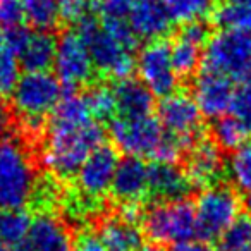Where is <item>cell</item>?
<instances>
[{
	"label": "cell",
	"instance_id": "cell-8",
	"mask_svg": "<svg viewBox=\"0 0 251 251\" xmlns=\"http://www.w3.org/2000/svg\"><path fill=\"white\" fill-rule=\"evenodd\" d=\"M203 71L222 74L229 79H244L251 66V35L224 29L212 35L203 53Z\"/></svg>",
	"mask_w": 251,
	"mask_h": 251
},
{
	"label": "cell",
	"instance_id": "cell-46",
	"mask_svg": "<svg viewBox=\"0 0 251 251\" xmlns=\"http://www.w3.org/2000/svg\"><path fill=\"white\" fill-rule=\"evenodd\" d=\"M243 251H251V248H248V250H243Z\"/></svg>",
	"mask_w": 251,
	"mask_h": 251
},
{
	"label": "cell",
	"instance_id": "cell-24",
	"mask_svg": "<svg viewBox=\"0 0 251 251\" xmlns=\"http://www.w3.org/2000/svg\"><path fill=\"white\" fill-rule=\"evenodd\" d=\"M213 141L220 147V150L236 151L243 145H246V140L250 136L243 126L232 117V115H222L217 117L212 126Z\"/></svg>",
	"mask_w": 251,
	"mask_h": 251
},
{
	"label": "cell",
	"instance_id": "cell-11",
	"mask_svg": "<svg viewBox=\"0 0 251 251\" xmlns=\"http://www.w3.org/2000/svg\"><path fill=\"white\" fill-rule=\"evenodd\" d=\"M53 67L60 84L67 90H77L79 86L90 84L98 74L76 29H67L57 40Z\"/></svg>",
	"mask_w": 251,
	"mask_h": 251
},
{
	"label": "cell",
	"instance_id": "cell-29",
	"mask_svg": "<svg viewBox=\"0 0 251 251\" xmlns=\"http://www.w3.org/2000/svg\"><path fill=\"white\" fill-rule=\"evenodd\" d=\"M227 174L237 189L244 193L251 191V145H243L232 151L227 162Z\"/></svg>",
	"mask_w": 251,
	"mask_h": 251
},
{
	"label": "cell",
	"instance_id": "cell-37",
	"mask_svg": "<svg viewBox=\"0 0 251 251\" xmlns=\"http://www.w3.org/2000/svg\"><path fill=\"white\" fill-rule=\"evenodd\" d=\"M171 251H222L220 248L206 243V241H184V243L174 244Z\"/></svg>",
	"mask_w": 251,
	"mask_h": 251
},
{
	"label": "cell",
	"instance_id": "cell-40",
	"mask_svg": "<svg viewBox=\"0 0 251 251\" xmlns=\"http://www.w3.org/2000/svg\"><path fill=\"white\" fill-rule=\"evenodd\" d=\"M230 4L241 5V7H251V0H227Z\"/></svg>",
	"mask_w": 251,
	"mask_h": 251
},
{
	"label": "cell",
	"instance_id": "cell-1",
	"mask_svg": "<svg viewBox=\"0 0 251 251\" xmlns=\"http://www.w3.org/2000/svg\"><path fill=\"white\" fill-rule=\"evenodd\" d=\"M45 129L43 164L60 181L74 177L88 155L105 143V129L95 119L81 124L50 119Z\"/></svg>",
	"mask_w": 251,
	"mask_h": 251
},
{
	"label": "cell",
	"instance_id": "cell-25",
	"mask_svg": "<svg viewBox=\"0 0 251 251\" xmlns=\"http://www.w3.org/2000/svg\"><path fill=\"white\" fill-rule=\"evenodd\" d=\"M172 23L186 25V23L206 19L213 12V0H165Z\"/></svg>",
	"mask_w": 251,
	"mask_h": 251
},
{
	"label": "cell",
	"instance_id": "cell-18",
	"mask_svg": "<svg viewBox=\"0 0 251 251\" xmlns=\"http://www.w3.org/2000/svg\"><path fill=\"white\" fill-rule=\"evenodd\" d=\"M127 23L138 40H160L171 31L172 19L165 7V0H133Z\"/></svg>",
	"mask_w": 251,
	"mask_h": 251
},
{
	"label": "cell",
	"instance_id": "cell-42",
	"mask_svg": "<svg viewBox=\"0 0 251 251\" xmlns=\"http://www.w3.org/2000/svg\"><path fill=\"white\" fill-rule=\"evenodd\" d=\"M4 47H5V33L2 31V28H0V52L4 50Z\"/></svg>",
	"mask_w": 251,
	"mask_h": 251
},
{
	"label": "cell",
	"instance_id": "cell-14",
	"mask_svg": "<svg viewBox=\"0 0 251 251\" xmlns=\"http://www.w3.org/2000/svg\"><path fill=\"white\" fill-rule=\"evenodd\" d=\"M184 171L195 188L219 184L226 171L220 147L213 140L201 138L188 150Z\"/></svg>",
	"mask_w": 251,
	"mask_h": 251
},
{
	"label": "cell",
	"instance_id": "cell-36",
	"mask_svg": "<svg viewBox=\"0 0 251 251\" xmlns=\"http://www.w3.org/2000/svg\"><path fill=\"white\" fill-rule=\"evenodd\" d=\"M74 251H108V250L103 246L98 234L83 232L77 237L76 244H74Z\"/></svg>",
	"mask_w": 251,
	"mask_h": 251
},
{
	"label": "cell",
	"instance_id": "cell-22",
	"mask_svg": "<svg viewBox=\"0 0 251 251\" xmlns=\"http://www.w3.org/2000/svg\"><path fill=\"white\" fill-rule=\"evenodd\" d=\"M171 59L172 67L179 77H191L201 64V45L176 36L174 43L171 45Z\"/></svg>",
	"mask_w": 251,
	"mask_h": 251
},
{
	"label": "cell",
	"instance_id": "cell-21",
	"mask_svg": "<svg viewBox=\"0 0 251 251\" xmlns=\"http://www.w3.org/2000/svg\"><path fill=\"white\" fill-rule=\"evenodd\" d=\"M57 50V38L47 29L29 33V38L18 53L21 67L26 73H45L53 66Z\"/></svg>",
	"mask_w": 251,
	"mask_h": 251
},
{
	"label": "cell",
	"instance_id": "cell-41",
	"mask_svg": "<svg viewBox=\"0 0 251 251\" xmlns=\"http://www.w3.org/2000/svg\"><path fill=\"white\" fill-rule=\"evenodd\" d=\"M9 251H31V248L28 246V243H21L18 246H12Z\"/></svg>",
	"mask_w": 251,
	"mask_h": 251
},
{
	"label": "cell",
	"instance_id": "cell-27",
	"mask_svg": "<svg viewBox=\"0 0 251 251\" xmlns=\"http://www.w3.org/2000/svg\"><path fill=\"white\" fill-rule=\"evenodd\" d=\"M212 19L222 29H237V31L251 33V7H241L230 2H224L217 9H213Z\"/></svg>",
	"mask_w": 251,
	"mask_h": 251
},
{
	"label": "cell",
	"instance_id": "cell-39",
	"mask_svg": "<svg viewBox=\"0 0 251 251\" xmlns=\"http://www.w3.org/2000/svg\"><path fill=\"white\" fill-rule=\"evenodd\" d=\"M243 205L246 206V210H248V215H251V191L244 193V198H243Z\"/></svg>",
	"mask_w": 251,
	"mask_h": 251
},
{
	"label": "cell",
	"instance_id": "cell-34",
	"mask_svg": "<svg viewBox=\"0 0 251 251\" xmlns=\"http://www.w3.org/2000/svg\"><path fill=\"white\" fill-rule=\"evenodd\" d=\"M97 0H59L60 21L77 25L84 16L93 14Z\"/></svg>",
	"mask_w": 251,
	"mask_h": 251
},
{
	"label": "cell",
	"instance_id": "cell-31",
	"mask_svg": "<svg viewBox=\"0 0 251 251\" xmlns=\"http://www.w3.org/2000/svg\"><path fill=\"white\" fill-rule=\"evenodd\" d=\"M19 59L12 50L4 47V50L0 52V95L7 97L12 93L19 81Z\"/></svg>",
	"mask_w": 251,
	"mask_h": 251
},
{
	"label": "cell",
	"instance_id": "cell-33",
	"mask_svg": "<svg viewBox=\"0 0 251 251\" xmlns=\"http://www.w3.org/2000/svg\"><path fill=\"white\" fill-rule=\"evenodd\" d=\"M133 0H97L95 14L101 23L105 21H127Z\"/></svg>",
	"mask_w": 251,
	"mask_h": 251
},
{
	"label": "cell",
	"instance_id": "cell-10",
	"mask_svg": "<svg viewBox=\"0 0 251 251\" xmlns=\"http://www.w3.org/2000/svg\"><path fill=\"white\" fill-rule=\"evenodd\" d=\"M158 121L165 133L174 136L186 151L203 138V114L195 98L184 91L177 90L171 97L162 98Z\"/></svg>",
	"mask_w": 251,
	"mask_h": 251
},
{
	"label": "cell",
	"instance_id": "cell-28",
	"mask_svg": "<svg viewBox=\"0 0 251 251\" xmlns=\"http://www.w3.org/2000/svg\"><path fill=\"white\" fill-rule=\"evenodd\" d=\"M251 248V215H237V219L220 236L222 251H243Z\"/></svg>",
	"mask_w": 251,
	"mask_h": 251
},
{
	"label": "cell",
	"instance_id": "cell-13",
	"mask_svg": "<svg viewBox=\"0 0 251 251\" xmlns=\"http://www.w3.org/2000/svg\"><path fill=\"white\" fill-rule=\"evenodd\" d=\"M195 186L182 167L174 162L153 160L148 164V196L157 201L186 200Z\"/></svg>",
	"mask_w": 251,
	"mask_h": 251
},
{
	"label": "cell",
	"instance_id": "cell-23",
	"mask_svg": "<svg viewBox=\"0 0 251 251\" xmlns=\"http://www.w3.org/2000/svg\"><path fill=\"white\" fill-rule=\"evenodd\" d=\"M31 219L25 210H0V243L18 246L25 243Z\"/></svg>",
	"mask_w": 251,
	"mask_h": 251
},
{
	"label": "cell",
	"instance_id": "cell-35",
	"mask_svg": "<svg viewBox=\"0 0 251 251\" xmlns=\"http://www.w3.org/2000/svg\"><path fill=\"white\" fill-rule=\"evenodd\" d=\"M26 21L21 0H0V28L12 29Z\"/></svg>",
	"mask_w": 251,
	"mask_h": 251
},
{
	"label": "cell",
	"instance_id": "cell-6",
	"mask_svg": "<svg viewBox=\"0 0 251 251\" xmlns=\"http://www.w3.org/2000/svg\"><path fill=\"white\" fill-rule=\"evenodd\" d=\"M119 165V151L110 145H100L83 162L76 174V186L79 191V203H73L74 213H93L97 210L90 205L101 206V198L107 195L114 181L115 169Z\"/></svg>",
	"mask_w": 251,
	"mask_h": 251
},
{
	"label": "cell",
	"instance_id": "cell-44",
	"mask_svg": "<svg viewBox=\"0 0 251 251\" xmlns=\"http://www.w3.org/2000/svg\"><path fill=\"white\" fill-rule=\"evenodd\" d=\"M244 83H251V66H250V69H248V73H246V76H244Z\"/></svg>",
	"mask_w": 251,
	"mask_h": 251
},
{
	"label": "cell",
	"instance_id": "cell-20",
	"mask_svg": "<svg viewBox=\"0 0 251 251\" xmlns=\"http://www.w3.org/2000/svg\"><path fill=\"white\" fill-rule=\"evenodd\" d=\"M98 237L108 251H143L145 232L138 222L126 219L121 213L108 215L98 226Z\"/></svg>",
	"mask_w": 251,
	"mask_h": 251
},
{
	"label": "cell",
	"instance_id": "cell-9",
	"mask_svg": "<svg viewBox=\"0 0 251 251\" xmlns=\"http://www.w3.org/2000/svg\"><path fill=\"white\" fill-rule=\"evenodd\" d=\"M108 129L119 150L133 157L157 158L167 133L153 115L143 117H119L108 121Z\"/></svg>",
	"mask_w": 251,
	"mask_h": 251
},
{
	"label": "cell",
	"instance_id": "cell-15",
	"mask_svg": "<svg viewBox=\"0 0 251 251\" xmlns=\"http://www.w3.org/2000/svg\"><path fill=\"white\" fill-rule=\"evenodd\" d=\"M234 97L232 79L222 74L201 71L193 83V98L203 115L210 119L222 117Z\"/></svg>",
	"mask_w": 251,
	"mask_h": 251
},
{
	"label": "cell",
	"instance_id": "cell-30",
	"mask_svg": "<svg viewBox=\"0 0 251 251\" xmlns=\"http://www.w3.org/2000/svg\"><path fill=\"white\" fill-rule=\"evenodd\" d=\"M86 100L90 110L97 121H110L115 117V101L110 86L98 84L86 91Z\"/></svg>",
	"mask_w": 251,
	"mask_h": 251
},
{
	"label": "cell",
	"instance_id": "cell-38",
	"mask_svg": "<svg viewBox=\"0 0 251 251\" xmlns=\"http://www.w3.org/2000/svg\"><path fill=\"white\" fill-rule=\"evenodd\" d=\"M9 126H11V110H9L4 97L0 95V136H4Z\"/></svg>",
	"mask_w": 251,
	"mask_h": 251
},
{
	"label": "cell",
	"instance_id": "cell-26",
	"mask_svg": "<svg viewBox=\"0 0 251 251\" xmlns=\"http://www.w3.org/2000/svg\"><path fill=\"white\" fill-rule=\"evenodd\" d=\"M26 21L36 29H52L60 21L59 0H21Z\"/></svg>",
	"mask_w": 251,
	"mask_h": 251
},
{
	"label": "cell",
	"instance_id": "cell-16",
	"mask_svg": "<svg viewBox=\"0 0 251 251\" xmlns=\"http://www.w3.org/2000/svg\"><path fill=\"white\" fill-rule=\"evenodd\" d=\"M26 239L31 251H74L69 226L50 210H42L33 217Z\"/></svg>",
	"mask_w": 251,
	"mask_h": 251
},
{
	"label": "cell",
	"instance_id": "cell-32",
	"mask_svg": "<svg viewBox=\"0 0 251 251\" xmlns=\"http://www.w3.org/2000/svg\"><path fill=\"white\" fill-rule=\"evenodd\" d=\"M229 110L230 115L251 134V83H244L234 90Z\"/></svg>",
	"mask_w": 251,
	"mask_h": 251
},
{
	"label": "cell",
	"instance_id": "cell-43",
	"mask_svg": "<svg viewBox=\"0 0 251 251\" xmlns=\"http://www.w3.org/2000/svg\"><path fill=\"white\" fill-rule=\"evenodd\" d=\"M143 251H164V250H162V248H158V246H145Z\"/></svg>",
	"mask_w": 251,
	"mask_h": 251
},
{
	"label": "cell",
	"instance_id": "cell-45",
	"mask_svg": "<svg viewBox=\"0 0 251 251\" xmlns=\"http://www.w3.org/2000/svg\"><path fill=\"white\" fill-rule=\"evenodd\" d=\"M0 251H5V246L2 243H0Z\"/></svg>",
	"mask_w": 251,
	"mask_h": 251
},
{
	"label": "cell",
	"instance_id": "cell-5",
	"mask_svg": "<svg viewBox=\"0 0 251 251\" xmlns=\"http://www.w3.org/2000/svg\"><path fill=\"white\" fill-rule=\"evenodd\" d=\"M143 232L155 244H179L196 237L195 205L186 200L157 201L143 213Z\"/></svg>",
	"mask_w": 251,
	"mask_h": 251
},
{
	"label": "cell",
	"instance_id": "cell-3",
	"mask_svg": "<svg viewBox=\"0 0 251 251\" xmlns=\"http://www.w3.org/2000/svg\"><path fill=\"white\" fill-rule=\"evenodd\" d=\"M59 77L50 73H26L12 90V108L29 134L42 133L47 117L62 97Z\"/></svg>",
	"mask_w": 251,
	"mask_h": 251
},
{
	"label": "cell",
	"instance_id": "cell-17",
	"mask_svg": "<svg viewBox=\"0 0 251 251\" xmlns=\"http://www.w3.org/2000/svg\"><path fill=\"white\" fill-rule=\"evenodd\" d=\"M110 189L122 205H140L148 196V165L143 158L127 155L119 160Z\"/></svg>",
	"mask_w": 251,
	"mask_h": 251
},
{
	"label": "cell",
	"instance_id": "cell-19",
	"mask_svg": "<svg viewBox=\"0 0 251 251\" xmlns=\"http://www.w3.org/2000/svg\"><path fill=\"white\" fill-rule=\"evenodd\" d=\"M115 101V115L119 117H143L151 115L155 97L148 86L136 77L115 79L110 86Z\"/></svg>",
	"mask_w": 251,
	"mask_h": 251
},
{
	"label": "cell",
	"instance_id": "cell-4",
	"mask_svg": "<svg viewBox=\"0 0 251 251\" xmlns=\"http://www.w3.org/2000/svg\"><path fill=\"white\" fill-rule=\"evenodd\" d=\"M74 29L86 45L98 74H105L114 79L131 76L133 69L136 67L134 52H129L124 45H121L103 28L95 12L84 16Z\"/></svg>",
	"mask_w": 251,
	"mask_h": 251
},
{
	"label": "cell",
	"instance_id": "cell-12",
	"mask_svg": "<svg viewBox=\"0 0 251 251\" xmlns=\"http://www.w3.org/2000/svg\"><path fill=\"white\" fill-rule=\"evenodd\" d=\"M140 77L153 97L167 98L179 88V76L172 67L171 43L165 40H153L141 49L136 60Z\"/></svg>",
	"mask_w": 251,
	"mask_h": 251
},
{
	"label": "cell",
	"instance_id": "cell-2",
	"mask_svg": "<svg viewBox=\"0 0 251 251\" xmlns=\"http://www.w3.org/2000/svg\"><path fill=\"white\" fill-rule=\"evenodd\" d=\"M38 179L28 147L19 138L0 136V210H23L33 201Z\"/></svg>",
	"mask_w": 251,
	"mask_h": 251
},
{
	"label": "cell",
	"instance_id": "cell-7",
	"mask_svg": "<svg viewBox=\"0 0 251 251\" xmlns=\"http://www.w3.org/2000/svg\"><path fill=\"white\" fill-rule=\"evenodd\" d=\"M241 200L230 186L213 184L205 188L196 198V237L201 241L220 239L227 227L237 219Z\"/></svg>",
	"mask_w": 251,
	"mask_h": 251
}]
</instances>
